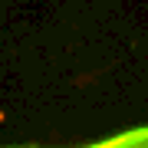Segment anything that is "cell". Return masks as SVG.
Returning <instances> with one entry per match:
<instances>
[{
  "instance_id": "1",
  "label": "cell",
  "mask_w": 148,
  "mask_h": 148,
  "mask_svg": "<svg viewBox=\"0 0 148 148\" xmlns=\"http://www.w3.org/2000/svg\"><path fill=\"white\" fill-rule=\"evenodd\" d=\"M82 148H148V128H128V132H119L112 138H102V142H92Z\"/></svg>"
}]
</instances>
